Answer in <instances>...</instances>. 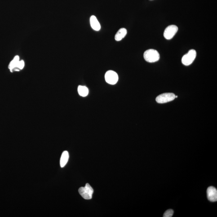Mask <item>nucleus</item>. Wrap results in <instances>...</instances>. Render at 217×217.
Masks as SVG:
<instances>
[{
    "label": "nucleus",
    "mask_w": 217,
    "mask_h": 217,
    "mask_svg": "<svg viewBox=\"0 0 217 217\" xmlns=\"http://www.w3.org/2000/svg\"><path fill=\"white\" fill-rule=\"evenodd\" d=\"M25 66V63L24 60L19 61V63H18L17 67H16V69H15V71H18L20 70H22L24 68Z\"/></svg>",
    "instance_id": "obj_13"
},
{
    "label": "nucleus",
    "mask_w": 217,
    "mask_h": 217,
    "mask_svg": "<svg viewBox=\"0 0 217 217\" xmlns=\"http://www.w3.org/2000/svg\"><path fill=\"white\" fill-rule=\"evenodd\" d=\"M79 95L82 97H86L89 94V89L86 86H79L78 88Z\"/></svg>",
    "instance_id": "obj_12"
},
{
    "label": "nucleus",
    "mask_w": 217,
    "mask_h": 217,
    "mask_svg": "<svg viewBox=\"0 0 217 217\" xmlns=\"http://www.w3.org/2000/svg\"><path fill=\"white\" fill-rule=\"evenodd\" d=\"M196 55L197 52L196 50L193 49L190 50L187 54L183 55L182 57V64L187 66L191 65L196 59Z\"/></svg>",
    "instance_id": "obj_3"
},
{
    "label": "nucleus",
    "mask_w": 217,
    "mask_h": 217,
    "mask_svg": "<svg viewBox=\"0 0 217 217\" xmlns=\"http://www.w3.org/2000/svg\"><path fill=\"white\" fill-rule=\"evenodd\" d=\"M207 196L209 201L211 202H215L217 200V190L216 188L214 187H210L208 188Z\"/></svg>",
    "instance_id": "obj_7"
},
{
    "label": "nucleus",
    "mask_w": 217,
    "mask_h": 217,
    "mask_svg": "<svg viewBox=\"0 0 217 217\" xmlns=\"http://www.w3.org/2000/svg\"><path fill=\"white\" fill-rule=\"evenodd\" d=\"M90 24L94 30L98 31L101 29V25L96 17L93 15L90 18Z\"/></svg>",
    "instance_id": "obj_8"
},
{
    "label": "nucleus",
    "mask_w": 217,
    "mask_h": 217,
    "mask_svg": "<svg viewBox=\"0 0 217 217\" xmlns=\"http://www.w3.org/2000/svg\"><path fill=\"white\" fill-rule=\"evenodd\" d=\"M69 159V154L68 151H64L62 153L60 160V165L62 168L66 165Z\"/></svg>",
    "instance_id": "obj_10"
},
{
    "label": "nucleus",
    "mask_w": 217,
    "mask_h": 217,
    "mask_svg": "<svg viewBox=\"0 0 217 217\" xmlns=\"http://www.w3.org/2000/svg\"><path fill=\"white\" fill-rule=\"evenodd\" d=\"M127 33V31L126 29L124 28H121L115 35V40L117 41H121L126 36Z\"/></svg>",
    "instance_id": "obj_9"
},
{
    "label": "nucleus",
    "mask_w": 217,
    "mask_h": 217,
    "mask_svg": "<svg viewBox=\"0 0 217 217\" xmlns=\"http://www.w3.org/2000/svg\"><path fill=\"white\" fill-rule=\"evenodd\" d=\"M105 79L107 83L115 85L118 81V76L117 73L113 71H108L105 73Z\"/></svg>",
    "instance_id": "obj_6"
},
{
    "label": "nucleus",
    "mask_w": 217,
    "mask_h": 217,
    "mask_svg": "<svg viewBox=\"0 0 217 217\" xmlns=\"http://www.w3.org/2000/svg\"><path fill=\"white\" fill-rule=\"evenodd\" d=\"M176 95L173 93H165L157 97L156 101L158 103H165L173 101Z\"/></svg>",
    "instance_id": "obj_4"
},
{
    "label": "nucleus",
    "mask_w": 217,
    "mask_h": 217,
    "mask_svg": "<svg viewBox=\"0 0 217 217\" xmlns=\"http://www.w3.org/2000/svg\"><path fill=\"white\" fill-rule=\"evenodd\" d=\"M79 193L85 200H90L92 198L93 189L89 183H86L84 187H80Z\"/></svg>",
    "instance_id": "obj_2"
},
{
    "label": "nucleus",
    "mask_w": 217,
    "mask_h": 217,
    "mask_svg": "<svg viewBox=\"0 0 217 217\" xmlns=\"http://www.w3.org/2000/svg\"><path fill=\"white\" fill-rule=\"evenodd\" d=\"M144 58L146 61L150 63H155L160 59V54L154 49L146 50L144 54Z\"/></svg>",
    "instance_id": "obj_1"
},
{
    "label": "nucleus",
    "mask_w": 217,
    "mask_h": 217,
    "mask_svg": "<svg viewBox=\"0 0 217 217\" xmlns=\"http://www.w3.org/2000/svg\"><path fill=\"white\" fill-rule=\"evenodd\" d=\"M19 61V57L18 55H16L14 57L13 59L11 61L9 65V68L11 72L15 71L17 64Z\"/></svg>",
    "instance_id": "obj_11"
},
{
    "label": "nucleus",
    "mask_w": 217,
    "mask_h": 217,
    "mask_svg": "<svg viewBox=\"0 0 217 217\" xmlns=\"http://www.w3.org/2000/svg\"><path fill=\"white\" fill-rule=\"evenodd\" d=\"M173 210L170 209V210H167L164 213V217H171L173 216Z\"/></svg>",
    "instance_id": "obj_14"
},
{
    "label": "nucleus",
    "mask_w": 217,
    "mask_h": 217,
    "mask_svg": "<svg viewBox=\"0 0 217 217\" xmlns=\"http://www.w3.org/2000/svg\"><path fill=\"white\" fill-rule=\"evenodd\" d=\"M178 28L176 25H170L165 29L164 32V36L166 40H170L172 39L178 32Z\"/></svg>",
    "instance_id": "obj_5"
}]
</instances>
